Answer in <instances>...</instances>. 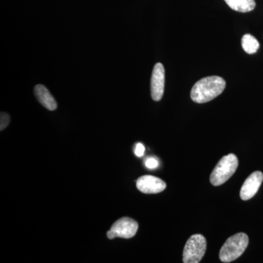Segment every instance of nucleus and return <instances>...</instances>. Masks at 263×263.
Segmentation results:
<instances>
[{
	"label": "nucleus",
	"mask_w": 263,
	"mask_h": 263,
	"mask_svg": "<svg viewBox=\"0 0 263 263\" xmlns=\"http://www.w3.org/2000/svg\"><path fill=\"white\" fill-rule=\"evenodd\" d=\"M34 95L39 103L49 110H55L57 108V103L55 99L50 94L49 91L43 85L38 84L34 89Z\"/></svg>",
	"instance_id": "nucleus-9"
},
{
	"label": "nucleus",
	"mask_w": 263,
	"mask_h": 263,
	"mask_svg": "<svg viewBox=\"0 0 263 263\" xmlns=\"http://www.w3.org/2000/svg\"><path fill=\"white\" fill-rule=\"evenodd\" d=\"M238 166V160L233 154L224 156L214 167L210 176V181L214 186H220L235 174Z\"/></svg>",
	"instance_id": "nucleus-3"
},
{
	"label": "nucleus",
	"mask_w": 263,
	"mask_h": 263,
	"mask_svg": "<svg viewBox=\"0 0 263 263\" xmlns=\"http://www.w3.org/2000/svg\"><path fill=\"white\" fill-rule=\"evenodd\" d=\"M145 146L141 143H137L136 148H135V154L137 157H141L144 155Z\"/></svg>",
	"instance_id": "nucleus-14"
},
{
	"label": "nucleus",
	"mask_w": 263,
	"mask_h": 263,
	"mask_svg": "<svg viewBox=\"0 0 263 263\" xmlns=\"http://www.w3.org/2000/svg\"><path fill=\"white\" fill-rule=\"evenodd\" d=\"M145 164L148 168L155 169L158 167L159 162L155 157H149L145 162Z\"/></svg>",
	"instance_id": "nucleus-13"
},
{
	"label": "nucleus",
	"mask_w": 263,
	"mask_h": 263,
	"mask_svg": "<svg viewBox=\"0 0 263 263\" xmlns=\"http://www.w3.org/2000/svg\"><path fill=\"white\" fill-rule=\"evenodd\" d=\"M263 181V174L260 171L252 173L247 178L240 189V196L243 200H249L258 192Z\"/></svg>",
	"instance_id": "nucleus-8"
},
{
	"label": "nucleus",
	"mask_w": 263,
	"mask_h": 263,
	"mask_svg": "<svg viewBox=\"0 0 263 263\" xmlns=\"http://www.w3.org/2000/svg\"><path fill=\"white\" fill-rule=\"evenodd\" d=\"M224 2L232 10L240 13L252 11L256 6L254 0H224Z\"/></svg>",
	"instance_id": "nucleus-10"
},
{
	"label": "nucleus",
	"mask_w": 263,
	"mask_h": 263,
	"mask_svg": "<svg viewBox=\"0 0 263 263\" xmlns=\"http://www.w3.org/2000/svg\"><path fill=\"white\" fill-rule=\"evenodd\" d=\"M138 230V224L134 219L124 217L114 223L110 230L107 233L108 239L115 238H131L136 235Z\"/></svg>",
	"instance_id": "nucleus-5"
},
{
	"label": "nucleus",
	"mask_w": 263,
	"mask_h": 263,
	"mask_svg": "<svg viewBox=\"0 0 263 263\" xmlns=\"http://www.w3.org/2000/svg\"><path fill=\"white\" fill-rule=\"evenodd\" d=\"M206 251V240L203 235L195 234L189 238L183 252V262L198 263Z\"/></svg>",
	"instance_id": "nucleus-4"
},
{
	"label": "nucleus",
	"mask_w": 263,
	"mask_h": 263,
	"mask_svg": "<svg viewBox=\"0 0 263 263\" xmlns=\"http://www.w3.org/2000/svg\"><path fill=\"white\" fill-rule=\"evenodd\" d=\"M136 186L144 194L162 193L166 188V183L162 179L153 176H143L136 181Z\"/></svg>",
	"instance_id": "nucleus-7"
},
{
	"label": "nucleus",
	"mask_w": 263,
	"mask_h": 263,
	"mask_svg": "<svg viewBox=\"0 0 263 263\" xmlns=\"http://www.w3.org/2000/svg\"><path fill=\"white\" fill-rule=\"evenodd\" d=\"M165 71L162 64H156L152 72L151 80V93L152 98L155 101H160L162 98L164 90Z\"/></svg>",
	"instance_id": "nucleus-6"
},
{
	"label": "nucleus",
	"mask_w": 263,
	"mask_h": 263,
	"mask_svg": "<svg viewBox=\"0 0 263 263\" xmlns=\"http://www.w3.org/2000/svg\"><path fill=\"white\" fill-rule=\"evenodd\" d=\"M241 45L246 53L253 54L259 49V43L252 34H247L241 39Z\"/></svg>",
	"instance_id": "nucleus-11"
},
{
	"label": "nucleus",
	"mask_w": 263,
	"mask_h": 263,
	"mask_svg": "<svg viewBox=\"0 0 263 263\" xmlns=\"http://www.w3.org/2000/svg\"><path fill=\"white\" fill-rule=\"evenodd\" d=\"M10 123V116L6 113H1V119H0V129L3 131L8 127Z\"/></svg>",
	"instance_id": "nucleus-12"
},
{
	"label": "nucleus",
	"mask_w": 263,
	"mask_h": 263,
	"mask_svg": "<svg viewBox=\"0 0 263 263\" xmlns=\"http://www.w3.org/2000/svg\"><path fill=\"white\" fill-rule=\"evenodd\" d=\"M248 245V235L243 233H237L230 237L222 246L219 259L222 262H233L243 254Z\"/></svg>",
	"instance_id": "nucleus-2"
},
{
	"label": "nucleus",
	"mask_w": 263,
	"mask_h": 263,
	"mask_svg": "<svg viewBox=\"0 0 263 263\" xmlns=\"http://www.w3.org/2000/svg\"><path fill=\"white\" fill-rule=\"evenodd\" d=\"M226 82L219 76L203 78L194 85L191 98L195 103H205L220 95L226 89Z\"/></svg>",
	"instance_id": "nucleus-1"
}]
</instances>
